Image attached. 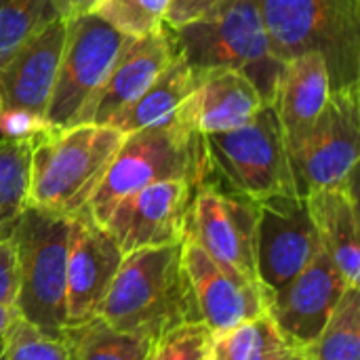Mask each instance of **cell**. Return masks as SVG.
Returning <instances> with one entry per match:
<instances>
[{
    "mask_svg": "<svg viewBox=\"0 0 360 360\" xmlns=\"http://www.w3.org/2000/svg\"><path fill=\"white\" fill-rule=\"evenodd\" d=\"M181 243L127 253L99 319L120 333L152 342L179 325L200 321Z\"/></svg>",
    "mask_w": 360,
    "mask_h": 360,
    "instance_id": "1",
    "label": "cell"
},
{
    "mask_svg": "<svg viewBox=\"0 0 360 360\" xmlns=\"http://www.w3.org/2000/svg\"><path fill=\"white\" fill-rule=\"evenodd\" d=\"M124 137L116 127L93 122L46 133L32 148L27 207L63 217L86 215L89 200Z\"/></svg>",
    "mask_w": 360,
    "mask_h": 360,
    "instance_id": "2",
    "label": "cell"
},
{
    "mask_svg": "<svg viewBox=\"0 0 360 360\" xmlns=\"http://www.w3.org/2000/svg\"><path fill=\"white\" fill-rule=\"evenodd\" d=\"M272 53L287 61L319 53L331 86L360 84V0H253Z\"/></svg>",
    "mask_w": 360,
    "mask_h": 360,
    "instance_id": "3",
    "label": "cell"
},
{
    "mask_svg": "<svg viewBox=\"0 0 360 360\" xmlns=\"http://www.w3.org/2000/svg\"><path fill=\"white\" fill-rule=\"evenodd\" d=\"M171 30V27H169ZM179 57L196 72L230 68L243 72L272 103L283 61L272 53L253 0H224L202 17L171 30Z\"/></svg>",
    "mask_w": 360,
    "mask_h": 360,
    "instance_id": "4",
    "label": "cell"
},
{
    "mask_svg": "<svg viewBox=\"0 0 360 360\" xmlns=\"http://www.w3.org/2000/svg\"><path fill=\"white\" fill-rule=\"evenodd\" d=\"M167 179H188L196 186L209 179L202 135L181 114L169 124L127 133L89 200L86 215L101 224L118 200Z\"/></svg>",
    "mask_w": 360,
    "mask_h": 360,
    "instance_id": "5",
    "label": "cell"
},
{
    "mask_svg": "<svg viewBox=\"0 0 360 360\" xmlns=\"http://www.w3.org/2000/svg\"><path fill=\"white\" fill-rule=\"evenodd\" d=\"M72 217L25 207L15 230L17 295L15 312L42 333L65 331V266Z\"/></svg>",
    "mask_w": 360,
    "mask_h": 360,
    "instance_id": "6",
    "label": "cell"
},
{
    "mask_svg": "<svg viewBox=\"0 0 360 360\" xmlns=\"http://www.w3.org/2000/svg\"><path fill=\"white\" fill-rule=\"evenodd\" d=\"M202 146L209 179L224 188L253 200L295 194L285 133L270 103L238 129L202 135Z\"/></svg>",
    "mask_w": 360,
    "mask_h": 360,
    "instance_id": "7",
    "label": "cell"
},
{
    "mask_svg": "<svg viewBox=\"0 0 360 360\" xmlns=\"http://www.w3.org/2000/svg\"><path fill=\"white\" fill-rule=\"evenodd\" d=\"M359 141V84L335 89L308 135L287 150L295 194L306 198L333 188L356 192Z\"/></svg>",
    "mask_w": 360,
    "mask_h": 360,
    "instance_id": "8",
    "label": "cell"
},
{
    "mask_svg": "<svg viewBox=\"0 0 360 360\" xmlns=\"http://www.w3.org/2000/svg\"><path fill=\"white\" fill-rule=\"evenodd\" d=\"M129 40L131 36L120 34L93 13L68 21L57 80L44 112L53 129L76 124L82 108L103 84Z\"/></svg>",
    "mask_w": 360,
    "mask_h": 360,
    "instance_id": "9",
    "label": "cell"
},
{
    "mask_svg": "<svg viewBox=\"0 0 360 360\" xmlns=\"http://www.w3.org/2000/svg\"><path fill=\"white\" fill-rule=\"evenodd\" d=\"M219 266L257 281V200L224 188L215 179L196 186L188 230Z\"/></svg>",
    "mask_w": 360,
    "mask_h": 360,
    "instance_id": "10",
    "label": "cell"
},
{
    "mask_svg": "<svg viewBox=\"0 0 360 360\" xmlns=\"http://www.w3.org/2000/svg\"><path fill=\"white\" fill-rule=\"evenodd\" d=\"M321 249L304 198L278 194L257 200L255 266L257 281L270 297L306 270Z\"/></svg>",
    "mask_w": 360,
    "mask_h": 360,
    "instance_id": "11",
    "label": "cell"
},
{
    "mask_svg": "<svg viewBox=\"0 0 360 360\" xmlns=\"http://www.w3.org/2000/svg\"><path fill=\"white\" fill-rule=\"evenodd\" d=\"M196 184L188 179H167L146 186L122 200L99 224L122 255L181 243L188 230Z\"/></svg>",
    "mask_w": 360,
    "mask_h": 360,
    "instance_id": "12",
    "label": "cell"
},
{
    "mask_svg": "<svg viewBox=\"0 0 360 360\" xmlns=\"http://www.w3.org/2000/svg\"><path fill=\"white\" fill-rule=\"evenodd\" d=\"M181 253L198 316L211 333H221L245 321L268 314L270 295L266 289L219 266L188 232L181 243Z\"/></svg>",
    "mask_w": 360,
    "mask_h": 360,
    "instance_id": "13",
    "label": "cell"
},
{
    "mask_svg": "<svg viewBox=\"0 0 360 360\" xmlns=\"http://www.w3.org/2000/svg\"><path fill=\"white\" fill-rule=\"evenodd\" d=\"M122 251L89 215L72 217L65 266V329L97 319Z\"/></svg>",
    "mask_w": 360,
    "mask_h": 360,
    "instance_id": "14",
    "label": "cell"
},
{
    "mask_svg": "<svg viewBox=\"0 0 360 360\" xmlns=\"http://www.w3.org/2000/svg\"><path fill=\"white\" fill-rule=\"evenodd\" d=\"M348 287L331 257L321 249L306 270L272 293L268 316L291 348H308Z\"/></svg>",
    "mask_w": 360,
    "mask_h": 360,
    "instance_id": "15",
    "label": "cell"
},
{
    "mask_svg": "<svg viewBox=\"0 0 360 360\" xmlns=\"http://www.w3.org/2000/svg\"><path fill=\"white\" fill-rule=\"evenodd\" d=\"M177 57L179 51L167 25L154 34L131 38L103 84L82 108L76 124H110L122 110L135 103Z\"/></svg>",
    "mask_w": 360,
    "mask_h": 360,
    "instance_id": "16",
    "label": "cell"
},
{
    "mask_svg": "<svg viewBox=\"0 0 360 360\" xmlns=\"http://www.w3.org/2000/svg\"><path fill=\"white\" fill-rule=\"evenodd\" d=\"M65 34L68 21L55 17L0 65L2 108L27 110L44 116L57 80Z\"/></svg>",
    "mask_w": 360,
    "mask_h": 360,
    "instance_id": "17",
    "label": "cell"
},
{
    "mask_svg": "<svg viewBox=\"0 0 360 360\" xmlns=\"http://www.w3.org/2000/svg\"><path fill=\"white\" fill-rule=\"evenodd\" d=\"M264 105L268 103L243 72L213 68L198 72V84L181 116L198 135H213L251 122Z\"/></svg>",
    "mask_w": 360,
    "mask_h": 360,
    "instance_id": "18",
    "label": "cell"
},
{
    "mask_svg": "<svg viewBox=\"0 0 360 360\" xmlns=\"http://www.w3.org/2000/svg\"><path fill=\"white\" fill-rule=\"evenodd\" d=\"M331 93V74L319 53H304L283 61L270 105L283 127L287 150L308 135L323 114Z\"/></svg>",
    "mask_w": 360,
    "mask_h": 360,
    "instance_id": "19",
    "label": "cell"
},
{
    "mask_svg": "<svg viewBox=\"0 0 360 360\" xmlns=\"http://www.w3.org/2000/svg\"><path fill=\"white\" fill-rule=\"evenodd\" d=\"M321 247L348 285H360L359 196L352 190H319L304 198Z\"/></svg>",
    "mask_w": 360,
    "mask_h": 360,
    "instance_id": "20",
    "label": "cell"
},
{
    "mask_svg": "<svg viewBox=\"0 0 360 360\" xmlns=\"http://www.w3.org/2000/svg\"><path fill=\"white\" fill-rule=\"evenodd\" d=\"M196 84L198 72L190 68L184 57H177L135 103H131L110 122V127H116L127 135L133 131L169 124L181 114Z\"/></svg>",
    "mask_w": 360,
    "mask_h": 360,
    "instance_id": "21",
    "label": "cell"
},
{
    "mask_svg": "<svg viewBox=\"0 0 360 360\" xmlns=\"http://www.w3.org/2000/svg\"><path fill=\"white\" fill-rule=\"evenodd\" d=\"M61 338L68 360H146L152 350V340L120 333L99 316L68 327Z\"/></svg>",
    "mask_w": 360,
    "mask_h": 360,
    "instance_id": "22",
    "label": "cell"
},
{
    "mask_svg": "<svg viewBox=\"0 0 360 360\" xmlns=\"http://www.w3.org/2000/svg\"><path fill=\"white\" fill-rule=\"evenodd\" d=\"M308 360H360V285H348L331 316L304 348Z\"/></svg>",
    "mask_w": 360,
    "mask_h": 360,
    "instance_id": "23",
    "label": "cell"
},
{
    "mask_svg": "<svg viewBox=\"0 0 360 360\" xmlns=\"http://www.w3.org/2000/svg\"><path fill=\"white\" fill-rule=\"evenodd\" d=\"M293 350L268 314L213 333V360H278Z\"/></svg>",
    "mask_w": 360,
    "mask_h": 360,
    "instance_id": "24",
    "label": "cell"
},
{
    "mask_svg": "<svg viewBox=\"0 0 360 360\" xmlns=\"http://www.w3.org/2000/svg\"><path fill=\"white\" fill-rule=\"evenodd\" d=\"M32 141L0 139V238L11 236L27 207Z\"/></svg>",
    "mask_w": 360,
    "mask_h": 360,
    "instance_id": "25",
    "label": "cell"
},
{
    "mask_svg": "<svg viewBox=\"0 0 360 360\" xmlns=\"http://www.w3.org/2000/svg\"><path fill=\"white\" fill-rule=\"evenodd\" d=\"M55 17L51 0H0V65Z\"/></svg>",
    "mask_w": 360,
    "mask_h": 360,
    "instance_id": "26",
    "label": "cell"
},
{
    "mask_svg": "<svg viewBox=\"0 0 360 360\" xmlns=\"http://www.w3.org/2000/svg\"><path fill=\"white\" fill-rule=\"evenodd\" d=\"M171 0H97L93 15L124 36L141 38L165 27Z\"/></svg>",
    "mask_w": 360,
    "mask_h": 360,
    "instance_id": "27",
    "label": "cell"
},
{
    "mask_svg": "<svg viewBox=\"0 0 360 360\" xmlns=\"http://www.w3.org/2000/svg\"><path fill=\"white\" fill-rule=\"evenodd\" d=\"M0 360H68L63 338H51L15 314L0 335Z\"/></svg>",
    "mask_w": 360,
    "mask_h": 360,
    "instance_id": "28",
    "label": "cell"
},
{
    "mask_svg": "<svg viewBox=\"0 0 360 360\" xmlns=\"http://www.w3.org/2000/svg\"><path fill=\"white\" fill-rule=\"evenodd\" d=\"M213 333L202 321L179 325L152 342L150 360H213Z\"/></svg>",
    "mask_w": 360,
    "mask_h": 360,
    "instance_id": "29",
    "label": "cell"
},
{
    "mask_svg": "<svg viewBox=\"0 0 360 360\" xmlns=\"http://www.w3.org/2000/svg\"><path fill=\"white\" fill-rule=\"evenodd\" d=\"M51 131L53 127L40 114L27 112V110H15V108L0 110V139H17V141L36 143Z\"/></svg>",
    "mask_w": 360,
    "mask_h": 360,
    "instance_id": "30",
    "label": "cell"
},
{
    "mask_svg": "<svg viewBox=\"0 0 360 360\" xmlns=\"http://www.w3.org/2000/svg\"><path fill=\"white\" fill-rule=\"evenodd\" d=\"M17 295V255L13 234L0 238V304L15 306Z\"/></svg>",
    "mask_w": 360,
    "mask_h": 360,
    "instance_id": "31",
    "label": "cell"
},
{
    "mask_svg": "<svg viewBox=\"0 0 360 360\" xmlns=\"http://www.w3.org/2000/svg\"><path fill=\"white\" fill-rule=\"evenodd\" d=\"M224 0H171L165 25L175 30L179 25H186L198 17H202L205 13H209L211 8H215L217 4H221Z\"/></svg>",
    "mask_w": 360,
    "mask_h": 360,
    "instance_id": "32",
    "label": "cell"
},
{
    "mask_svg": "<svg viewBox=\"0 0 360 360\" xmlns=\"http://www.w3.org/2000/svg\"><path fill=\"white\" fill-rule=\"evenodd\" d=\"M51 4H53L57 17L72 21L76 17L93 13L97 6V0H51Z\"/></svg>",
    "mask_w": 360,
    "mask_h": 360,
    "instance_id": "33",
    "label": "cell"
},
{
    "mask_svg": "<svg viewBox=\"0 0 360 360\" xmlns=\"http://www.w3.org/2000/svg\"><path fill=\"white\" fill-rule=\"evenodd\" d=\"M15 308L13 306H4V304H0V335L4 333V329L8 327V323L15 319Z\"/></svg>",
    "mask_w": 360,
    "mask_h": 360,
    "instance_id": "34",
    "label": "cell"
},
{
    "mask_svg": "<svg viewBox=\"0 0 360 360\" xmlns=\"http://www.w3.org/2000/svg\"><path fill=\"white\" fill-rule=\"evenodd\" d=\"M278 360H308V356H306V352H304V350L293 348V350H289L283 359H278Z\"/></svg>",
    "mask_w": 360,
    "mask_h": 360,
    "instance_id": "35",
    "label": "cell"
},
{
    "mask_svg": "<svg viewBox=\"0 0 360 360\" xmlns=\"http://www.w3.org/2000/svg\"><path fill=\"white\" fill-rule=\"evenodd\" d=\"M0 110H2V99H0Z\"/></svg>",
    "mask_w": 360,
    "mask_h": 360,
    "instance_id": "36",
    "label": "cell"
},
{
    "mask_svg": "<svg viewBox=\"0 0 360 360\" xmlns=\"http://www.w3.org/2000/svg\"><path fill=\"white\" fill-rule=\"evenodd\" d=\"M146 360H150V356H148V359H146Z\"/></svg>",
    "mask_w": 360,
    "mask_h": 360,
    "instance_id": "37",
    "label": "cell"
}]
</instances>
